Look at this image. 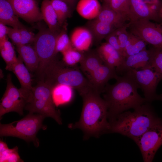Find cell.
<instances>
[{
    "label": "cell",
    "instance_id": "cell-25",
    "mask_svg": "<svg viewBox=\"0 0 162 162\" xmlns=\"http://www.w3.org/2000/svg\"><path fill=\"white\" fill-rule=\"evenodd\" d=\"M41 10L43 19L48 28L53 31L59 32L61 29V26L58 22L57 15L50 0H43Z\"/></svg>",
    "mask_w": 162,
    "mask_h": 162
},
{
    "label": "cell",
    "instance_id": "cell-11",
    "mask_svg": "<svg viewBox=\"0 0 162 162\" xmlns=\"http://www.w3.org/2000/svg\"><path fill=\"white\" fill-rule=\"evenodd\" d=\"M6 89L1 100L0 118L6 113L15 112L20 115H23V109L27 103V99L20 88L13 84L11 75L7 78Z\"/></svg>",
    "mask_w": 162,
    "mask_h": 162
},
{
    "label": "cell",
    "instance_id": "cell-19",
    "mask_svg": "<svg viewBox=\"0 0 162 162\" xmlns=\"http://www.w3.org/2000/svg\"><path fill=\"white\" fill-rule=\"evenodd\" d=\"M86 27L90 32L93 41L97 44L100 42L116 28L108 24L102 22L96 18L88 21Z\"/></svg>",
    "mask_w": 162,
    "mask_h": 162
},
{
    "label": "cell",
    "instance_id": "cell-16",
    "mask_svg": "<svg viewBox=\"0 0 162 162\" xmlns=\"http://www.w3.org/2000/svg\"><path fill=\"white\" fill-rule=\"evenodd\" d=\"M19 56L10 71L13 72L18 79L21 87L20 88L27 99L32 88V80L29 71Z\"/></svg>",
    "mask_w": 162,
    "mask_h": 162
},
{
    "label": "cell",
    "instance_id": "cell-9",
    "mask_svg": "<svg viewBox=\"0 0 162 162\" xmlns=\"http://www.w3.org/2000/svg\"><path fill=\"white\" fill-rule=\"evenodd\" d=\"M134 141L140 150L144 161L152 162L162 145V119Z\"/></svg>",
    "mask_w": 162,
    "mask_h": 162
},
{
    "label": "cell",
    "instance_id": "cell-31",
    "mask_svg": "<svg viewBox=\"0 0 162 162\" xmlns=\"http://www.w3.org/2000/svg\"><path fill=\"white\" fill-rule=\"evenodd\" d=\"M151 51L150 64L151 68L162 80V49L153 46Z\"/></svg>",
    "mask_w": 162,
    "mask_h": 162
},
{
    "label": "cell",
    "instance_id": "cell-41",
    "mask_svg": "<svg viewBox=\"0 0 162 162\" xmlns=\"http://www.w3.org/2000/svg\"><path fill=\"white\" fill-rule=\"evenodd\" d=\"M145 2L149 3H154L158 2L159 0H143Z\"/></svg>",
    "mask_w": 162,
    "mask_h": 162
},
{
    "label": "cell",
    "instance_id": "cell-43",
    "mask_svg": "<svg viewBox=\"0 0 162 162\" xmlns=\"http://www.w3.org/2000/svg\"><path fill=\"white\" fill-rule=\"evenodd\" d=\"M104 2V3L109 4L111 1V0H103Z\"/></svg>",
    "mask_w": 162,
    "mask_h": 162
},
{
    "label": "cell",
    "instance_id": "cell-35",
    "mask_svg": "<svg viewBox=\"0 0 162 162\" xmlns=\"http://www.w3.org/2000/svg\"><path fill=\"white\" fill-rule=\"evenodd\" d=\"M128 27V23L126 24L123 26L116 28L114 30L117 36L119 45L124 57V50L129 35V32L127 30Z\"/></svg>",
    "mask_w": 162,
    "mask_h": 162
},
{
    "label": "cell",
    "instance_id": "cell-15",
    "mask_svg": "<svg viewBox=\"0 0 162 162\" xmlns=\"http://www.w3.org/2000/svg\"><path fill=\"white\" fill-rule=\"evenodd\" d=\"M150 49H146L136 54L125 57L123 63L117 70L116 72L125 73L130 69H144L151 68L149 61Z\"/></svg>",
    "mask_w": 162,
    "mask_h": 162
},
{
    "label": "cell",
    "instance_id": "cell-14",
    "mask_svg": "<svg viewBox=\"0 0 162 162\" xmlns=\"http://www.w3.org/2000/svg\"><path fill=\"white\" fill-rule=\"evenodd\" d=\"M118 76L115 68L104 63L89 75L88 79L93 89L100 94L109 80Z\"/></svg>",
    "mask_w": 162,
    "mask_h": 162
},
{
    "label": "cell",
    "instance_id": "cell-7",
    "mask_svg": "<svg viewBox=\"0 0 162 162\" xmlns=\"http://www.w3.org/2000/svg\"><path fill=\"white\" fill-rule=\"evenodd\" d=\"M59 32L52 31L49 28H42L35 36L34 47L39 59L37 72L40 79L48 65L56 59V40Z\"/></svg>",
    "mask_w": 162,
    "mask_h": 162
},
{
    "label": "cell",
    "instance_id": "cell-33",
    "mask_svg": "<svg viewBox=\"0 0 162 162\" xmlns=\"http://www.w3.org/2000/svg\"><path fill=\"white\" fill-rule=\"evenodd\" d=\"M73 46L70 39L66 31V27L61 29L56 37V50L57 53L66 50Z\"/></svg>",
    "mask_w": 162,
    "mask_h": 162
},
{
    "label": "cell",
    "instance_id": "cell-44",
    "mask_svg": "<svg viewBox=\"0 0 162 162\" xmlns=\"http://www.w3.org/2000/svg\"><path fill=\"white\" fill-rule=\"evenodd\" d=\"M2 75H3V73H2V71L1 69H0V77H1V78H2L3 77L2 76Z\"/></svg>",
    "mask_w": 162,
    "mask_h": 162
},
{
    "label": "cell",
    "instance_id": "cell-36",
    "mask_svg": "<svg viewBox=\"0 0 162 162\" xmlns=\"http://www.w3.org/2000/svg\"><path fill=\"white\" fill-rule=\"evenodd\" d=\"M20 34L21 45H26L34 42L35 36L26 28L19 29Z\"/></svg>",
    "mask_w": 162,
    "mask_h": 162
},
{
    "label": "cell",
    "instance_id": "cell-3",
    "mask_svg": "<svg viewBox=\"0 0 162 162\" xmlns=\"http://www.w3.org/2000/svg\"><path fill=\"white\" fill-rule=\"evenodd\" d=\"M134 109L132 112L120 114L110 122L109 132L120 134L134 140L161 119L156 115L149 103Z\"/></svg>",
    "mask_w": 162,
    "mask_h": 162
},
{
    "label": "cell",
    "instance_id": "cell-39",
    "mask_svg": "<svg viewBox=\"0 0 162 162\" xmlns=\"http://www.w3.org/2000/svg\"><path fill=\"white\" fill-rule=\"evenodd\" d=\"M6 25L0 22V43L7 39L6 35L8 34L9 28Z\"/></svg>",
    "mask_w": 162,
    "mask_h": 162
},
{
    "label": "cell",
    "instance_id": "cell-24",
    "mask_svg": "<svg viewBox=\"0 0 162 162\" xmlns=\"http://www.w3.org/2000/svg\"><path fill=\"white\" fill-rule=\"evenodd\" d=\"M104 63L97 50H88L84 52L80 63L82 70L88 74V76Z\"/></svg>",
    "mask_w": 162,
    "mask_h": 162
},
{
    "label": "cell",
    "instance_id": "cell-26",
    "mask_svg": "<svg viewBox=\"0 0 162 162\" xmlns=\"http://www.w3.org/2000/svg\"><path fill=\"white\" fill-rule=\"evenodd\" d=\"M71 87L64 85L58 84L53 88L52 96L56 106L69 102L71 99L72 94Z\"/></svg>",
    "mask_w": 162,
    "mask_h": 162
},
{
    "label": "cell",
    "instance_id": "cell-8",
    "mask_svg": "<svg viewBox=\"0 0 162 162\" xmlns=\"http://www.w3.org/2000/svg\"><path fill=\"white\" fill-rule=\"evenodd\" d=\"M124 73L130 76L138 84L146 102L162 100V95H158L156 93L157 85L161 80L152 68L140 70L130 69Z\"/></svg>",
    "mask_w": 162,
    "mask_h": 162
},
{
    "label": "cell",
    "instance_id": "cell-34",
    "mask_svg": "<svg viewBox=\"0 0 162 162\" xmlns=\"http://www.w3.org/2000/svg\"><path fill=\"white\" fill-rule=\"evenodd\" d=\"M109 5L114 10L129 20L130 0H111Z\"/></svg>",
    "mask_w": 162,
    "mask_h": 162
},
{
    "label": "cell",
    "instance_id": "cell-23",
    "mask_svg": "<svg viewBox=\"0 0 162 162\" xmlns=\"http://www.w3.org/2000/svg\"><path fill=\"white\" fill-rule=\"evenodd\" d=\"M101 7L98 0H80L77 4L76 10L82 17L90 20L97 17Z\"/></svg>",
    "mask_w": 162,
    "mask_h": 162
},
{
    "label": "cell",
    "instance_id": "cell-20",
    "mask_svg": "<svg viewBox=\"0 0 162 162\" xmlns=\"http://www.w3.org/2000/svg\"><path fill=\"white\" fill-rule=\"evenodd\" d=\"M16 46V50L25 65L30 72L37 71L39 64V59L34 47L26 45Z\"/></svg>",
    "mask_w": 162,
    "mask_h": 162
},
{
    "label": "cell",
    "instance_id": "cell-27",
    "mask_svg": "<svg viewBox=\"0 0 162 162\" xmlns=\"http://www.w3.org/2000/svg\"><path fill=\"white\" fill-rule=\"evenodd\" d=\"M146 44L141 39L129 32L124 52L125 58L146 50Z\"/></svg>",
    "mask_w": 162,
    "mask_h": 162
},
{
    "label": "cell",
    "instance_id": "cell-1",
    "mask_svg": "<svg viewBox=\"0 0 162 162\" xmlns=\"http://www.w3.org/2000/svg\"><path fill=\"white\" fill-rule=\"evenodd\" d=\"M100 94L92 89L81 96L83 106L80 118L70 125L72 129L82 130L86 139L91 136L99 137L110 130L108 105Z\"/></svg>",
    "mask_w": 162,
    "mask_h": 162
},
{
    "label": "cell",
    "instance_id": "cell-28",
    "mask_svg": "<svg viewBox=\"0 0 162 162\" xmlns=\"http://www.w3.org/2000/svg\"><path fill=\"white\" fill-rule=\"evenodd\" d=\"M0 51L1 56L6 64L5 69L10 70L17 57L12 44L7 39L0 43Z\"/></svg>",
    "mask_w": 162,
    "mask_h": 162
},
{
    "label": "cell",
    "instance_id": "cell-22",
    "mask_svg": "<svg viewBox=\"0 0 162 162\" xmlns=\"http://www.w3.org/2000/svg\"><path fill=\"white\" fill-rule=\"evenodd\" d=\"M98 20L118 28L125 25L128 20L112 9L109 4L104 3L96 18Z\"/></svg>",
    "mask_w": 162,
    "mask_h": 162
},
{
    "label": "cell",
    "instance_id": "cell-2",
    "mask_svg": "<svg viewBox=\"0 0 162 162\" xmlns=\"http://www.w3.org/2000/svg\"><path fill=\"white\" fill-rule=\"evenodd\" d=\"M116 79L114 84L106 85L104 92L109 122L125 111L134 109L146 102L145 98L138 93L140 86L130 76L124 73Z\"/></svg>",
    "mask_w": 162,
    "mask_h": 162
},
{
    "label": "cell",
    "instance_id": "cell-45",
    "mask_svg": "<svg viewBox=\"0 0 162 162\" xmlns=\"http://www.w3.org/2000/svg\"><path fill=\"white\" fill-rule=\"evenodd\" d=\"M61 0V1H63V2H66V3H67L68 4V0Z\"/></svg>",
    "mask_w": 162,
    "mask_h": 162
},
{
    "label": "cell",
    "instance_id": "cell-12",
    "mask_svg": "<svg viewBox=\"0 0 162 162\" xmlns=\"http://www.w3.org/2000/svg\"><path fill=\"white\" fill-rule=\"evenodd\" d=\"M130 22L140 20L161 21L159 12L162 4L160 1L152 3H146L143 0H130Z\"/></svg>",
    "mask_w": 162,
    "mask_h": 162
},
{
    "label": "cell",
    "instance_id": "cell-40",
    "mask_svg": "<svg viewBox=\"0 0 162 162\" xmlns=\"http://www.w3.org/2000/svg\"><path fill=\"white\" fill-rule=\"evenodd\" d=\"M77 0H68V4L69 6H74Z\"/></svg>",
    "mask_w": 162,
    "mask_h": 162
},
{
    "label": "cell",
    "instance_id": "cell-30",
    "mask_svg": "<svg viewBox=\"0 0 162 162\" xmlns=\"http://www.w3.org/2000/svg\"><path fill=\"white\" fill-rule=\"evenodd\" d=\"M57 16L58 22L61 26L70 16L69 6L66 2L59 0H50Z\"/></svg>",
    "mask_w": 162,
    "mask_h": 162
},
{
    "label": "cell",
    "instance_id": "cell-5",
    "mask_svg": "<svg viewBox=\"0 0 162 162\" xmlns=\"http://www.w3.org/2000/svg\"><path fill=\"white\" fill-rule=\"evenodd\" d=\"M53 87L50 83L40 80L35 86L33 87L24 109L29 112L52 118L58 124H62L60 115L56 109L52 98Z\"/></svg>",
    "mask_w": 162,
    "mask_h": 162
},
{
    "label": "cell",
    "instance_id": "cell-29",
    "mask_svg": "<svg viewBox=\"0 0 162 162\" xmlns=\"http://www.w3.org/2000/svg\"><path fill=\"white\" fill-rule=\"evenodd\" d=\"M0 148V162L23 161L19 155L17 146H16L12 149H9L7 144L1 140Z\"/></svg>",
    "mask_w": 162,
    "mask_h": 162
},
{
    "label": "cell",
    "instance_id": "cell-10",
    "mask_svg": "<svg viewBox=\"0 0 162 162\" xmlns=\"http://www.w3.org/2000/svg\"><path fill=\"white\" fill-rule=\"evenodd\" d=\"M130 32L153 47L162 49V26L147 20L129 22Z\"/></svg>",
    "mask_w": 162,
    "mask_h": 162
},
{
    "label": "cell",
    "instance_id": "cell-18",
    "mask_svg": "<svg viewBox=\"0 0 162 162\" xmlns=\"http://www.w3.org/2000/svg\"><path fill=\"white\" fill-rule=\"evenodd\" d=\"M104 63L118 70L124 58L119 52L107 42L102 44L97 49Z\"/></svg>",
    "mask_w": 162,
    "mask_h": 162
},
{
    "label": "cell",
    "instance_id": "cell-17",
    "mask_svg": "<svg viewBox=\"0 0 162 162\" xmlns=\"http://www.w3.org/2000/svg\"><path fill=\"white\" fill-rule=\"evenodd\" d=\"M70 39L73 47L83 52L89 50L93 41L91 32L86 27H79L74 28Z\"/></svg>",
    "mask_w": 162,
    "mask_h": 162
},
{
    "label": "cell",
    "instance_id": "cell-13",
    "mask_svg": "<svg viewBox=\"0 0 162 162\" xmlns=\"http://www.w3.org/2000/svg\"><path fill=\"white\" fill-rule=\"evenodd\" d=\"M18 16L29 22L43 19L41 13L34 0H8Z\"/></svg>",
    "mask_w": 162,
    "mask_h": 162
},
{
    "label": "cell",
    "instance_id": "cell-37",
    "mask_svg": "<svg viewBox=\"0 0 162 162\" xmlns=\"http://www.w3.org/2000/svg\"><path fill=\"white\" fill-rule=\"evenodd\" d=\"M114 30L108 35L104 39L106 42L110 44L123 56L122 51L120 46L117 36Z\"/></svg>",
    "mask_w": 162,
    "mask_h": 162
},
{
    "label": "cell",
    "instance_id": "cell-42",
    "mask_svg": "<svg viewBox=\"0 0 162 162\" xmlns=\"http://www.w3.org/2000/svg\"><path fill=\"white\" fill-rule=\"evenodd\" d=\"M159 16L161 20V21L162 22V7L161 8L159 11Z\"/></svg>",
    "mask_w": 162,
    "mask_h": 162
},
{
    "label": "cell",
    "instance_id": "cell-21",
    "mask_svg": "<svg viewBox=\"0 0 162 162\" xmlns=\"http://www.w3.org/2000/svg\"><path fill=\"white\" fill-rule=\"evenodd\" d=\"M0 22L13 28H26L19 21L8 0H0Z\"/></svg>",
    "mask_w": 162,
    "mask_h": 162
},
{
    "label": "cell",
    "instance_id": "cell-32",
    "mask_svg": "<svg viewBox=\"0 0 162 162\" xmlns=\"http://www.w3.org/2000/svg\"><path fill=\"white\" fill-rule=\"evenodd\" d=\"M64 62L68 66H73L80 63L82 59L84 52L79 51L73 46L62 52Z\"/></svg>",
    "mask_w": 162,
    "mask_h": 162
},
{
    "label": "cell",
    "instance_id": "cell-6",
    "mask_svg": "<svg viewBox=\"0 0 162 162\" xmlns=\"http://www.w3.org/2000/svg\"><path fill=\"white\" fill-rule=\"evenodd\" d=\"M46 117L29 112L22 119L8 124H0L1 136L18 137L28 142L32 141L38 147L39 141L36 135L43 127V121Z\"/></svg>",
    "mask_w": 162,
    "mask_h": 162
},
{
    "label": "cell",
    "instance_id": "cell-4",
    "mask_svg": "<svg viewBox=\"0 0 162 162\" xmlns=\"http://www.w3.org/2000/svg\"><path fill=\"white\" fill-rule=\"evenodd\" d=\"M40 80L54 87L58 84L69 86L76 90L81 96L93 89L88 79L80 71L66 67L56 59L48 65Z\"/></svg>",
    "mask_w": 162,
    "mask_h": 162
},
{
    "label": "cell",
    "instance_id": "cell-38",
    "mask_svg": "<svg viewBox=\"0 0 162 162\" xmlns=\"http://www.w3.org/2000/svg\"><path fill=\"white\" fill-rule=\"evenodd\" d=\"M8 34L13 43L16 46L21 45L20 34L19 29L9 28Z\"/></svg>",
    "mask_w": 162,
    "mask_h": 162
}]
</instances>
